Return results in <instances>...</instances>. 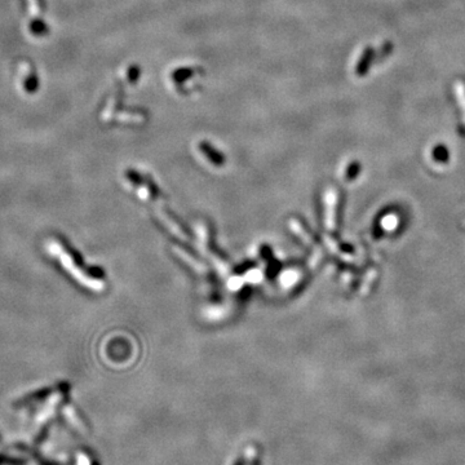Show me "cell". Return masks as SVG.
Instances as JSON below:
<instances>
[{
    "label": "cell",
    "instance_id": "1",
    "mask_svg": "<svg viewBox=\"0 0 465 465\" xmlns=\"http://www.w3.org/2000/svg\"><path fill=\"white\" fill-rule=\"evenodd\" d=\"M197 230H198V234H199V246H201L202 252H203L204 255L208 256V257L212 260V262H214L215 266H216V268L220 270L221 274H224V275L229 274L230 269H229L228 265L225 264L222 260H220L218 257H216L215 255H212L210 250H208V247H207V230H206V228H204L203 225H198Z\"/></svg>",
    "mask_w": 465,
    "mask_h": 465
},
{
    "label": "cell",
    "instance_id": "2",
    "mask_svg": "<svg viewBox=\"0 0 465 465\" xmlns=\"http://www.w3.org/2000/svg\"><path fill=\"white\" fill-rule=\"evenodd\" d=\"M337 193L335 189L329 187L326 193V225L328 230L335 229V218H336Z\"/></svg>",
    "mask_w": 465,
    "mask_h": 465
},
{
    "label": "cell",
    "instance_id": "3",
    "mask_svg": "<svg viewBox=\"0 0 465 465\" xmlns=\"http://www.w3.org/2000/svg\"><path fill=\"white\" fill-rule=\"evenodd\" d=\"M172 251H174V253H176L183 262H186V264L193 269L194 272L199 273V274H207L208 273V269L206 268V265L202 264L201 261H198L197 258H194L189 252H186L181 247H179V246H172Z\"/></svg>",
    "mask_w": 465,
    "mask_h": 465
},
{
    "label": "cell",
    "instance_id": "4",
    "mask_svg": "<svg viewBox=\"0 0 465 465\" xmlns=\"http://www.w3.org/2000/svg\"><path fill=\"white\" fill-rule=\"evenodd\" d=\"M155 215H156V217H158V220H159L160 222H162V224H163L164 226H166L171 233H172V234L177 235V237L180 238V239H182V241H189L187 235L183 234L182 230L179 228V225L175 224L174 221L170 218V216H168L167 214H164L163 211L159 210V208H155Z\"/></svg>",
    "mask_w": 465,
    "mask_h": 465
},
{
    "label": "cell",
    "instance_id": "5",
    "mask_svg": "<svg viewBox=\"0 0 465 465\" xmlns=\"http://www.w3.org/2000/svg\"><path fill=\"white\" fill-rule=\"evenodd\" d=\"M288 225H289V228H291V230L293 231V233H295V234L297 235V237H299L306 246L318 248L316 246V243H314V241H313V238L306 233V230L304 229V226H302L300 221H297L296 218H292V220H289Z\"/></svg>",
    "mask_w": 465,
    "mask_h": 465
},
{
    "label": "cell",
    "instance_id": "6",
    "mask_svg": "<svg viewBox=\"0 0 465 465\" xmlns=\"http://www.w3.org/2000/svg\"><path fill=\"white\" fill-rule=\"evenodd\" d=\"M431 158L434 162L439 164H446L450 160V151L448 147L443 143H438L431 149Z\"/></svg>",
    "mask_w": 465,
    "mask_h": 465
},
{
    "label": "cell",
    "instance_id": "7",
    "mask_svg": "<svg viewBox=\"0 0 465 465\" xmlns=\"http://www.w3.org/2000/svg\"><path fill=\"white\" fill-rule=\"evenodd\" d=\"M372 57H374V49H371V48H367L366 51H364L363 56L360 58L359 64H358V68H357V72L358 75H364L370 68V64L372 61Z\"/></svg>",
    "mask_w": 465,
    "mask_h": 465
},
{
    "label": "cell",
    "instance_id": "8",
    "mask_svg": "<svg viewBox=\"0 0 465 465\" xmlns=\"http://www.w3.org/2000/svg\"><path fill=\"white\" fill-rule=\"evenodd\" d=\"M324 241H326L327 246H328L329 251H332L333 253H335V255L340 256V257H343L344 260H347V261H350V256L347 255V253H344V252L341 251V250H340V248H339V246L336 245V242L333 241V239H331V237H328V235H326V237H324Z\"/></svg>",
    "mask_w": 465,
    "mask_h": 465
}]
</instances>
